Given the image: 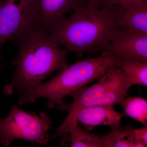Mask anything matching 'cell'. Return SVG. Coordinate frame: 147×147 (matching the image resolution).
Returning <instances> with one entry per match:
<instances>
[{"mask_svg":"<svg viewBox=\"0 0 147 147\" xmlns=\"http://www.w3.org/2000/svg\"><path fill=\"white\" fill-rule=\"evenodd\" d=\"M139 1L141 0H103L100 6H102V9H108L115 6L124 7Z\"/></svg>","mask_w":147,"mask_h":147,"instance_id":"15","label":"cell"},{"mask_svg":"<svg viewBox=\"0 0 147 147\" xmlns=\"http://www.w3.org/2000/svg\"><path fill=\"white\" fill-rule=\"evenodd\" d=\"M88 8L98 9L103 0H86Z\"/></svg>","mask_w":147,"mask_h":147,"instance_id":"17","label":"cell"},{"mask_svg":"<svg viewBox=\"0 0 147 147\" xmlns=\"http://www.w3.org/2000/svg\"><path fill=\"white\" fill-rule=\"evenodd\" d=\"M115 65L121 69L133 85L147 86V63L116 60Z\"/></svg>","mask_w":147,"mask_h":147,"instance_id":"13","label":"cell"},{"mask_svg":"<svg viewBox=\"0 0 147 147\" xmlns=\"http://www.w3.org/2000/svg\"><path fill=\"white\" fill-rule=\"evenodd\" d=\"M121 30L111 8L99 10L84 7L59 21L49 32L58 45L81 58L85 52H104Z\"/></svg>","mask_w":147,"mask_h":147,"instance_id":"2","label":"cell"},{"mask_svg":"<svg viewBox=\"0 0 147 147\" xmlns=\"http://www.w3.org/2000/svg\"><path fill=\"white\" fill-rule=\"evenodd\" d=\"M134 129L128 125L112 128L104 136L105 147H143L136 139Z\"/></svg>","mask_w":147,"mask_h":147,"instance_id":"11","label":"cell"},{"mask_svg":"<svg viewBox=\"0 0 147 147\" xmlns=\"http://www.w3.org/2000/svg\"><path fill=\"white\" fill-rule=\"evenodd\" d=\"M122 114L116 112L114 105H96L83 108L79 111L76 121L88 130L98 125H108L111 128L120 126Z\"/></svg>","mask_w":147,"mask_h":147,"instance_id":"10","label":"cell"},{"mask_svg":"<svg viewBox=\"0 0 147 147\" xmlns=\"http://www.w3.org/2000/svg\"><path fill=\"white\" fill-rule=\"evenodd\" d=\"M112 9L116 23L121 30H131L147 34V1H137L124 7Z\"/></svg>","mask_w":147,"mask_h":147,"instance_id":"9","label":"cell"},{"mask_svg":"<svg viewBox=\"0 0 147 147\" xmlns=\"http://www.w3.org/2000/svg\"><path fill=\"white\" fill-rule=\"evenodd\" d=\"M116 60L147 63V34L131 30H121L104 51Z\"/></svg>","mask_w":147,"mask_h":147,"instance_id":"7","label":"cell"},{"mask_svg":"<svg viewBox=\"0 0 147 147\" xmlns=\"http://www.w3.org/2000/svg\"><path fill=\"white\" fill-rule=\"evenodd\" d=\"M36 25L34 0H4L0 5V50L6 42L13 41Z\"/></svg>","mask_w":147,"mask_h":147,"instance_id":"6","label":"cell"},{"mask_svg":"<svg viewBox=\"0 0 147 147\" xmlns=\"http://www.w3.org/2000/svg\"><path fill=\"white\" fill-rule=\"evenodd\" d=\"M115 58L105 52L97 57L79 61L61 69L60 73L50 81L23 92L19 104L34 102L40 98L48 99L49 108L67 111L68 104L64 98L88 83L98 79L112 66Z\"/></svg>","mask_w":147,"mask_h":147,"instance_id":"3","label":"cell"},{"mask_svg":"<svg viewBox=\"0 0 147 147\" xmlns=\"http://www.w3.org/2000/svg\"><path fill=\"white\" fill-rule=\"evenodd\" d=\"M53 122L47 114H29L14 105L5 118L0 119V143L8 146L15 139L27 140L33 144L47 145V131Z\"/></svg>","mask_w":147,"mask_h":147,"instance_id":"5","label":"cell"},{"mask_svg":"<svg viewBox=\"0 0 147 147\" xmlns=\"http://www.w3.org/2000/svg\"><path fill=\"white\" fill-rule=\"evenodd\" d=\"M38 25L49 32L67 13L86 7V0H34Z\"/></svg>","mask_w":147,"mask_h":147,"instance_id":"8","label":"cell"},{"mask_svg":"<svg viewBox=\"0 0 147 147\" xmlns=\"http://www.w3.org/2000/svg\"><path fill=\"white\" fill-rule=\"evenodd\" d=\"M132 86L120 68L112 66L96 84L90 86L81 87L68 95L73 99V103L68 105V115L57 128L56 133L51 136V139L59 136L61 138V145L67 146L69 143V129L77 123L76 117L81 109L96 105H121L128 90Z\"/></svg>","mask_w":147,"mask_h":147,"instance_id":"4","label":"cell"},{"mask_svg":"<svg viewBox=\"0 0 147 147\" xmlns=\"http://www.w3.org/2000/svg\"><path fill=\"white\" fill-rule=\"evenodd\" d=\"M69 138L71 147H105V136L91 134L77 123L69 129Z\"/></svg>","mask_w":147,"mask_h":147,"instance_id":"12","label":"cell"},{"mask_svg":"<svg viewBox=\"0 0 147 147\" xmlns=\"http://www.w3.org/2000/svg\"><path fill=\"white\" fill-rule=\"evenodd\" d=\"M121 106L124 108L123 113H121L123 117L127 116L147 125V100L140 96L134 97L127 94Z\"/></svg>","mask_w":147,"mask_h":147,"instance_id":"14","label":"cell"},{"mask_svg":"<svg viewBox=\"0 0 147 147\" xmlns=\"http://www.w3.org/2000/svg\"><path fill=\"white\" fill-rule=\"evenodd\" d=\"M134 134L136 139L143 147L147 146V126L143 128L134 129Z\"/></svg>","mask_w":147,"mask_h":147,"instance_id":"16","label":"cell"},{"mask_svg":"<svg viewBox=\"0 0 147 147\" xmlns=\"http://www.w3.org/2000/svg\"><path fill=\"white\" fill-rule=\"evenodd\" d=\"M4 0H0V5H1V4L2 3L3 1Z\"/></svg>","mask_w":147,"mask_h":147,"instance_id":"19","label":"cell"},{"mask_svg":"<svg viewBox=\"0 0 147 147\" xmlns=\"http://www.w3.org/2000/svg\"><path fill=\"white\" fill-rule=\"evenodd\" d=\"M13 41L18 54L11 62L16 70L11 82L4 88L6 95L34 88L52 73L68 65V51L61 48L49 32L40 26H35Z\"/></svg>","mask_w":147,"mask_h":147,"instance_id":"1","label":"cell"},{"mask_svg":"<svg viewBox=\"0 0 147 147\" xmlns=\"http://www.w3.org/2000/svg\"><path fill=\"white\" fill-rule=\"evenodd\" d=\"M2 59V57L1 55H0V60L1 59ZM4 64L1 63H0V67H3Z\"/></svg>","mask_w":147,"mask_h":147,"instance_id":"18","label":"cell"}]
</instances>
